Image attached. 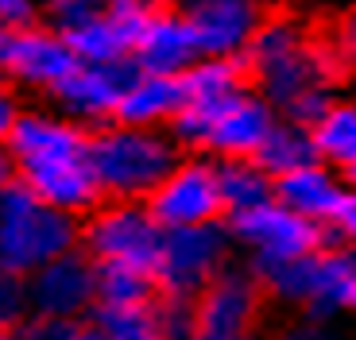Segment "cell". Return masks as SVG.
Wrapping results in <instances>:
<instances>
[{
    "instance_id": "6da1fadb",
    "label": "cell",
    "mask_w": 356,
    "mask_h": 340,
    "mask_svg": "<svg viewBox=\"0 0 356 340\" xmlns=\"http://www.w3.org/2000/svg\"><path fill=\"white\" fill-rule=\"evenodd\" d=\"M89 128L66 120L54 108H27L16 117L4 151L12 159L16 182L27 186L39 201H47L58 213L86 216L101 201L97 178L86 159Z\"/></svg>"
},
{
    "instance_id": "7a4b0ae2",
    "label": "cell",
    "mask_w": 356,
    "mask_h": 340,
    "mask_svg": "<svg viewBox=\"0 0 356 340\" xmlns=\"http://www.w3.org/2000/svg\"><path fill=\"white\" fill-rule=\"evenodd\" d=\"M264 287L267 309L302 314L318 321L356 317V248L341 240H325L310 255L291 263L256 271Z\"/></svg>"
},
{
    "instance_id": "3957f363",
    "label": "cell",
    "mask_w": 356,
    "mask_h": 340,
    "mask_svg": "<svg viewBox=\"0 0 356 340\" xmlns=\"http://www.w3.org/2000/svg\"><path fill=\"white\" fill-rule=\"evenodd\" d=\"M178 147L163 128L101 124L89 132L86 159L97 178L101 197L108 201H147L155 186L178 162Z\"/></svg>"
},
{
    "instance_id": "277c9868",
    "label": "cell",
    "mask_w": 356,
    "mask_h": 340,
    "mask_svg": "<svg viewBox=\"0 0 356 340\" xmlns=\"http://www.w3.org/2000/svg\"><path fill=\"white\" fill-rule=\"evenodd\" d=\"M345 78L348 66L337 54L333 39H314V35L298 51L283 54V58L259 66V70H248L252 90L275 108V117L306 128L321 117V108L333 97H341Z\"/></svg>"
},
{
    "instance_id": "5b68a950",
    "label": "cell",
    "mask_w": 356,
    "mask_h": 340,
    "mask_svg": "<svg viewBox=\"0 0 356 340\" xmlns=\"http://www.w3.org/2000/svg\"><path fill=\"white\" fill-rule=\"evenodd\" d=\"M78 248V216L58 213L19 182L0 189V267L27 278Z\"/></svg>"
},
{
    "instance_id": "8992f818",
    "label": "cell",
    "mask_w": 356,
    "mask_h": 340,
    "mask_svg": "<svg viewBox=\"0 0 356 340\" xmlns=\"http://www.w3.org/2000/svg\"><path fill=\"white\" fill-rule=\"evenodd\" d=\"M163 228L143 201H108L101 197L78 221V251L93 267H136L152 271Z\"/></svg>"
},
{
    "instance_id": "52a82bcc",
    "label": "cell",
    "mask_w": 356,
    "mask_h": 340,
    "mask_svg": "<svg viewBox=\"0 0 356 340\" xmlns=\"http://www.w3.org/2000/svg\"><path fill=\"white\" fill-rule=\"evenodd\" d=\"M236 260L232 240L221 224H194V228H163L159 251H155V290L163 298H178V302H194L205 290V282H213L229 263Z\"/></svg>"
},
{
    "instance_id": "ba28073f",
    "label": "cell",
    "mask_w": 356,
    "mask_h": 340,
    "mask_svg": "<svg viewBox=\"0 0 356 340\" xmlns=\"http://www.w3.org/2000/svg\"><path fill=\"white\" fill-rule=\"evenodd\" d=\"M225 232L232 240L236 260L248 263L252 271L302 260V255H310L314 248H321L330 240V232L321 224L291 213L279 201H264V205L248 209V213L225 216Z\"/></svg>"
},
{
    "instance_id": "9c48e42d",
    "label": "cell",
    "mask_w": 356,
    "mask_h": 340,
    "mask_svg": "<svg viewBox=\"0 0 356 340\" xmlns=\"http://www.w3.org/2000/svg\"><path fill=\"white\" fill-rule=\"evenodd\" d=\"M147 213L159 228H194V224H221V194H217V159L209 155H178L167 178L147 194Z\"/></svg>"
},
{
    "instance_id": "30bf717a",
    "label": "cell",
    "mask_w": 356,
    "mask_h": 340,
    "mask_svg": "<svg viewBox=\"0 0 356 340\" xmlns=\"http://www.w3.org/2000/svg\"><path fill=\"white\" fill-rule=\"evenodd\" d=\"M74 66H78V58L54 27L0 24V78H8L16 90H31L47 97Z\"/></svg>"
},
{
    "instance_id": "8fae6325",
    "label": "cell",
    "mask_w": 356,
    "mask_h": 340,
    "mask_svg": "<svg viewBox=\"0 0 356 340\" xmlns=\"http://www.w3.org/2000/svg\"><path fill=\"white\" fill-rule=\"evenodd\" d=\"M194 332H241V329H267V298L259 275L248 263L232 260L213 282L190 302Z\"/></svg>"
},
{
    "instance_id": "7c38bea8",
    "label": "cell",
    "mask_w": 356,
    "mask_h": 340,
    "mask_svg": "<svg viewBox=\"0 0 356 340\" xmlns=\"http://www.w3.org/2000/svg\"><path fill=\"white\" fill-rule=\"evenodd\" d=\"M27 290V314L58 317V321L86 325L97 309V267L78 248L43 263L39 271L24 278Z\"/></svg>"
},
{
    "instance_id": "4fadbf2b",
    "label": "cell",
    "mask_w": 356,
    "mask_h": 340,
    "mask_svg": "<svg viewBox=\"0 0 356 340\" xmlns=\"http://www.w3.org/2000/svg\"><path fill=\"white\" fill-rule=\"evenodd\" d=\"M147 12L152 8L140 4V0H105V8L58 27V35L66 39L70 54L81 66L128 62L132 43H136V35H140Z\"/></svg>"
},
{
    "instance_id": "5bb4252c",
    "label": "cell",
    "mask_w": 356,
    "mask_h": 340,
    "mask_svg": "<svg viewBox=\"0 0 356 340\" xmlns=\"http://www.w3.org/2000/svg\"><path fill=\"white\" fill-rule=\"evenodd\" d=\"M132 74H136L132 58L128 62H108V66H81L78 62L47 97H51L54 112H63L66 120H74V124L93 132L101 124H113L120 93L132 81Z\"/></svg>"
},
{
    "instance_id": "9a60e30c",
    "label": "cell",
    "mask_w": 356,
    "mask_h": 340,
    "mask_svg": "<svg viewBox=\"0 0 356 340\" xmlns=\"http://www.w3.org/2000/svg\"><path fill=\"white\" fill-rule=\"evenodd\" d=\"M178 12L202 58H244V46L264 19L259 0H182Z\"/></svg>"
},
{
    "instance_id": "2e32d148",
    "label": "cell",
    "mask_w": 356,
    "mask_h": 340,
    "mask_svg": "<svg viewBox=\"0 0 356 340\" xmlns=\"http://www.w3.org/2000/svg\"><path fill=\"white\" fill-rule=\"evenodd\" d=\"M132 66L140 74H167V78H182L190 66L202 58L197 43L190 35L186 19L178 8H152L143 19L140 35L132 43Z\"/></svg>"
},
{
    "instance_id": "e0dca14e",
    "label": "cell",
    "mask_w": 356,
    "mask_h": 340,
    "mask_svg": "<svg viewBox=\"0 0 356 340\" xmlns=\"http://www.w3.org/2000/svg\"><path fill=\"white\" fill-rule=\"evenodd\" d=\"M275 120H279L275 108L267 105L256 90H244L241 97L225 101L221 112L213 117L205 155L209 159H252Z\"/></svg>"
},
{
    "instance_id": "ac0fdd59",
    "label": "cell",
    "mask_w": 356,
    "mask_h": 340,
    "mask_svg": "<svg viewBox=\"0 0 356 340\" xmlns=\"http://www.w3.org/2000/svg\"><path fill=\"white\" fill-rule=\"evenodd\" d=\"M345 186L348 182L341 170H330L325 162H310V167L275 178V201L283 209H291V213H298L325 228L333 221V209H337Z\"/></svg>"
},
{
    "instance_id": "d6986e66",
    "label": "cell",
    "mask_w": 356,
    "mask_h": 340,
    "mask_svg": "<svg viewBox=\"0 0 356 340\" xmlns=\"http://www.w3.org/2000/svg\"><path fill=\"white\" fill-rule=\"evenodd\" d=\"M186 105L182 93V78H167V74H132V81L120 93L116 105V124H132V128H163L175 120V112Z\"/></svg>"
},
{
    "instance_id": "ffe728a7",
    "label": "cell",
    "mask_w": 356,
    "mask_h": 340,
    "mask_svg": "<svg viewBox=\"0 0 356 340\" xmlns=\"http://www.w3.org/2000/svg\"><path fill=\"white\" fill-rule=\"evenodd\" d=\"M310 139L318 162L348 174L356 167V97H333L310 124Z\"/></svg>"
},
{
    "instance_id": "44dd1931",
    "label": "cell",
    "mask_w": 356,
    "mask_h": 340,
    "mask_svg": "<svg viewBox=\"0 0 356 340\" xmlns=\"http://www.w3.org/2000/svg\"><path fill=\"white\" fill-rule=\"evenodd\" d=\"M217 194L225 216H236L264 201H275V178L256 159H217Z\"/></svg>"
},
{
    "instance_id": "7402d4cb",
    "label": "cell",
    "mask_w": 356,
    "mask_h": 340,
    "mask_svg": "<svg viewBox=\"0 0 356 340\" xmlns=\"http://www.w3.org/2000/svg\"><path fill=\"white\" fill-rule=\"evenodd\" d=\"M252 159H256L271 178H283V174H291V170L310 167V162H318L310 128L291 124V120H275L271 132H267V139L259 144V151L252 155Z\"/></svg>"
},
{
    "instance_id": "603a6c76",
    "label": "cell",
    "mask_w": 356,
    "mask_h": 340,
    "mask_svg": "<svg viewBox=\"0 0 356 340\" xmlns=\"http://www.w3.org/2000/svg\"><path fill=\"white\" fill-rule=\"evenodd\" d=\"M244 90H252L244 58H197L182 74L186 101H229Z\"/></svg>"
},
{
    "instance_id": "cb8c5ba5",
    "label": "cell",
    "mask_w": 356,
    "mask_h": 340,
    "mask_svg": "<svg viewBox=\"0 0 356 340\" xmlns=\"http://www.w3.org/2000/svg\"><path fill=\"white\" fill-rule=\"evenodd\" d=\"M306 39H310V31H306L294 16H264L256 24V31H252L248 46H244V66H248V70H259V66L298 51Z\"/></svg>"
},
{
    "instance_id": "d4e9b609",
    "label": "cell",
    "mask_w": 356,
    "mask_h": 340,
    "mask_svg": "<svg viewBox=\"0 0 356 340\" xmlns=\"http://www.w3.org/2000/svg\"><path fill=\"white\" fill-rule=\"evenodd\" d=\"M159 298L152 271L97 267V309H140Z\"/></svg>"
},
{
    "instance_id": "484cf974",
    "label": "cell",
    "mask_w": 356,
    "mask_h": 340,
    "mask_svg": "<svg viewBox=\"0 0 356 340\" xmlns=\"http://www.w3.org/2000/svg\"><path fill=\"white\" fill-rule=\"evenodd\" d=\"M89 325H97L108 340H167L152 305H140V309H93Z\"/></svg>"
},
{
    "instance_id": "4316f807",
    "label": "cell",
    "mask_w": 356,
    "mask_h": 340,
    "mask_svg": "<svg viewBox=\"0 0 356 340\" xmlns=\"http://www.w3.org/2000/svg\"><path fill=\"white\" fill-rule=\"evenodd\" d=\"M264 340H348L337 321H318V317L286 314L279 325L264 329Z\"/></svg>"
},
{
    "instance_id": "83f0119b",
    "label": "cell",
    "mask_w": 356,
    "mask_h": 340,
    "mask_svg": "<svg viewBox=\"0 0 356 340\" xmlns=\"http://www.w3.org/2000/svg\"><path fill=\"white\" fill-rule=\"evenodd\" d=\"M81 325L78 321H58L43 314H24L8 329V340H78Z\"/></svg>"
},
{
    "instance_id": "f1b7e54d",
    "label": "cell",
    "mask_w": 356,
    "mask_h": 340,
    "mask_svg": "<svg viewBox=\"0 0 356 340\" xmlns=\"http://www.w3.org/2000/svg\"><path fill=\"white\" fill-rule=\"evenodd\" d=\"M24 314H27V290H24V278L0 267V329L8 332Z\"/></svg>"
},
{
    "instance_id": "f546056e",
    "label": "cell",
    "mask_w": 356,
    "mask_h": 340,
    "mask_svg": "<svg viewBox=\"0 0 356 340\" xmlns=\"http://www.w3.org/2000/svg\"><path fill=\"white\" fill-rule=\"evenodd\" d=\"M330 240H341V244H353L356 248V186L348 182L345 194H341L337 209H333V221L325 224Z\"/></svg>"
},
{
    "instance_id": "4dcf8cb0",
    "label": "cell",
    "mask_w": 356,
    "mask_h": 340,
    "mask_svg": "<svg viewBox=\"0 0 356 340\" xmlns=\"http://www.w3.org/2000/svg\"><path fill=\"white\" fill-rule=\"evenodd\" d=\"M35 4H47V8H51L54 31L66 27V24H74V19H81V16H89V12L105 8V0H35Z\"/></svg>"
},
{
    "instance_id": "1f68e13d",
    "label": "cell",
    "mask_w": 356,
    "mask_h": 340,
    "mask_svg": "<svg viewBox=\"0 0 356 340\" xmlns=\"http://www.w3.org/2000/svg\"><path fill=\"white\" fill-rule=\"evenodd\" d=\"M333 46H337V54L345 58L348 70H356V4L337 19V31H333Z\"/></svg>"
},
{
    "instance_id": "d6a6232c",
    "label": "cell",
    "mask_w": 356,
    "mask_h": 340,
    "mask_svg": "<svg viewBox=\"0 0 356 340\" xmlns=\"http://www.w3.org/2000/svg\"><path fill=\"white\" fill-rule=\"evenodd\" d=\"M24 112V101H19V90L12 85L8 78H0V144L8 139L12 124H16V117Z\"/></svg>"
},
{
    "instance_id": "836d02e7",
    "label": "cell",
    "mask_w": 356,
    "mask_h": 340,
    "mask_svg": "<svg viewBox=\"0 0 356 340\" xmlns=\"http://www.w3.org/2000/svg\"><path fill=\"white\" fill-rule=\"evenodd\" d=\"M35 0H0V24L8 27H27L35 24Z\"/></svg>"
},
{
    "instance_id": "e575fe53",
    "label": "cell",
    "mask_w": 356,
    "mask_h": 340,
    "mask_svg": "<svg viewBox=\"0 0 356 340\" xmlns=\"http://www.w3.org/2000/svg\"><path fill=\"white\" fill-rule=\"evenodd\" d=\"M190 340H264V329H241V332H194Z\"/></svg>"
},
{
    "instance_id": "d590c367",
    "label": "cell",
    "mask_w": 356,
    "mask_h": 340,
    "mask_svg": "<svg viewBox=\"0 0 356 340\" xmlns=\"http://www.w3.org/2000/svg\"><path fill=\"white\" fill-rule=\"evenodd\" d=\"M12 182H16V170H12V159H8V151H4V144H0V189L12 186Z\"/></svg>"
},
{
    "instance_id": "8d00e7d4",
    "label": "cell",
    "mask_w": 356,
    "mask_h": 340,
    "mask_svg": "<svg viewBox=\"0 0 356 340\" xmlns=\"http://www.w3.org/2000/svg\"><path fill=\"white\" fill-rule=\"evenodd\" d=\"M78 340H108V337L97 329V325H89V321H86V325H81V332H78Z\"/></svg>"
},
{
    "instance_id": "74e56055",
    "label": "cell",
    "mask_w": 356,
    "mask_h": 340,
    "mask_svg": "<svg viewBox=\"0 0 356 340\" xmlns=\"http://www.w3.org/2000/svg\"><path fill=\"white\" fill-rule=\"evenodd\" d=\"M345 182H353V186H356V167H353V170H348V174H345Z\"/></svg>"
},
{
    "instance_id": "f35d334b",
    "label": "cell",
    "mask_w": 356,
    "mask_h": 340,
    "mask_svg": "<svg viewBox=\"0 0 356 340\" xmlns=\"http://www.w3.org/2000/svg\"><path fill=\"white\" fill-rule=\"evenodd\" d=\"M140 4H147V8H155V4H159V0H140Z\"/></svg>"
},
{
    "instance_id": "ab89813d",
    "label": "cell",
    "mask_w": 356,
    "mask_h": 340,
    "mask_svg": "<svg viewBox=\"0 0 356 340\" xmlns=\"http://www.w3.org/2000/svg\"><path fill=\"white\" fill-rule=\"evenodd\" d=\"M0 340H8V332H4V329H0Z\"/></svg>"
},
{
    "instance_id": "60d3db41",
    "label": "cell",
    "mask_w": 356,
    "mask_h": 340,
    "mask_svg": "<svg viewBox=\"0 0 356 340\" xmlns=\"http://www.w3.org/2000/svg\"><path fill=\"white\" fill-rule=\"evenodd\" d=\"M353 340H356V337H353Z\"/></svg>"
}]
</instances>
